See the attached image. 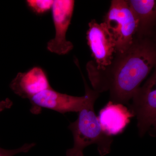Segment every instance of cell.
I'll return each mask as SVG.
<instances>
[{"label":"cell","instance_id":"cell-1","mask_svg":"<svg viewBox=\"0 0 156 156\" xmlns=\"http://www.w3.org/2000/svg\"><path fill=\"white\" fill-rule=\"evenodd\" d=\"M151 36L135 37L127 51L115 54L112 64L98 70L89 62L87 69L93 90H109L111 101L128 104L140 84L156 66V40Z\"/></svg>","mask_w":156,"mask_h":156},{"label":"cell","instance_id":"cell-2","mask_svg":"<svg viewBox=\"0 0 156 156\" xmlns=\"http://www.w3.org/2000/svg\"><path fill=\"white\" fill-rule=\"evenodd\" d=\"M98 96L92 98L79 112L77 120L69 126L73 136L74 145L66 151V156H84V149L92 144H97L101 156L110 152L113 139L102 131L94 110Z\"/></svg>","mask_w":156,"mask_h":156},{"label":"cell","instance_id":"cell-3","mask_svg":"<svg viewBox=\"0 0 156 156\" xmlns=\"http://www.w3.org/2000/svg\"><path fill=\"white\" fill-rule=\"evenodd\" d=\"M104 23L116 46V54L126 52L133 44L138 28V21L128 0H113Z\"/></svg>","mask_w":156,"mask_h":156},{"label":"cell","instance_id":"cell-4","mask_svg":"<svg viewBox=\"0 0 156 156\" xmlns=\"http://www.w3.org/2000/svg\"><path fill=\"white\" fill-rule=\"evenodd\" d=\"M83 78L86 91L84 96L77 97L63 94L51 88L40 92L29 99L32 105V113L39 114L43 108L49 109L61 114L69 112H79L92 98L99 95V93L90 89L85 78Z\"/></svg>","mask_w":156,"mask_h":156},{"label":"cell","instance_id":"cell-5","mask_svg":"<svg viewBox=\"0 0 156 156\" xmlns=\"http://www.w3.org/2000/svg\"><path fill=\"white\" fill-rule=\"evenodd\" d=\"M130 109L137 119L139 134L143 136L156 118V66L152 74L132 98Z\"/></svg>","mask_w":156,"mask_h":156},{"label":"cell","instance_id":"cell-6","mask_svg":"<svg viewBox=\"0 0 156 156\" xmlns=\"http://www.w3.org/2000/svg\"><path fill=\"white\" fill-rule=\"evenodd\" d=\"M87 43L94 58L89 63L98 70H104L112 64L116 46L113 39L103 22L92 20L87 32Z\"/></svg>","mask_w":156,"mask_h":156},{"label":"cell","instance_id":"cell-7","mask_svg":"<svg viewBox=\"0 0 156 156\" xmlns=\"http://www.w3.org/2000/svg\"><path fill=\"white\" fill-rule=\"evenodd\" d=\"M75 1L55 0L51 9L55 36L47 44L48 50L58 55H66L73 48V43L66 39V34L72 18Z\"/></svg>","mask_w":156,"mask_h":156},{"label":"cell","instance_id":"cell-8","mask_svg":"<svg viewBox=\"0 0 156 156\" xmlns=\"http://www.w3.org/2000/svg\"><path fill=\"white\" fill-rule=\"evenodd\" d=\"M10 87L16 95L29 99L52 88L46 72L38 66H34L25 72L18 73L11 81Z\"/></svg>","mask_w":156,"mask_h":156},{"label":"cell","instance_id":"cell-9","mask_svg":"<svg viewBox=\"0 0 156 156\" xmlns=\"http://www.w3.org/2000/svg\"><path fill=\"white\" fill-rule=\"evenodd\" d=\"M133 117L131 111L123 104L110 101L101 110L98 119L102 131L111 136L122 133Z\"/></svg>","mask_w":156,"mask_h":156},{"label":"cell","instance_id":"cell-10","mask_svg":"<svg viewBox=\"0 0 156 156\" xmlns=\"http://www.w3.org/2000/svg\"><path fill=\"white\" fill-rule=\"evenodd\" d=\"M128 2L138 21L135 37L151 36L156 23V0H129Z\"/></svg>","mask_w":156,"mask_h":156},{"label":"cell","instance_id":"cell-11","mask_svg":"<svg viewBox=\"0 0 156 156\" xmlns=\"http://www.w3.org/2000/svg\"><path fill=\"white\" fill-rule=\"evenodd\" d=\"M27 5L29 8L38 15L44 14L52 9L53 0H27Z\"/></svg>","mask_w":156,"mask_h":156},{"label":"cell","instance_id":"cell-12","mask_svg":"<svg viewBox=\"0 0 156 156\" xmlns=\"http://www.w3.org/2000/svg\"><path fill=\"white\" fill-rule=\"evenodd\" d=\"M35 144H25L21 147L13 150H7L0 147V156H14L21 153H27L32 148Z\"/></svg>","mask_w":156,"mask_h":156},{"label":"cell","instance_id":"cell-13","mask_svg":"<svg viewBox=\"0 0 156 156\" xmlns=\"http://www.w3.org/2000/svg\"><path fill=\"white\" fill-rule=\"evenodd\" d=\"M13 105V102L9 98H6L5 100L0 101V112L7 109L11 108Z\"/></svg>","mask_w":156,"mask_h":156},{"label":"cell","instance_id":"cell-14","mask_svg":"<svg viewBox=\"0 0 156 156\" xmlns=\"http://www.w3.org/2000/svg\"><path fill=\"white\" fill-rule=\"evenodd\" d=\"M152 126H153L154 128L156 130V118L155 119L153 123Z\"/></svg>","mask_w":156,"mask_h":156},{"label":"cell","instance_id":"cell-15","mask_svg":"<svg viewBox=\"0 0 156 156\" xmlns=\"http://www.w3.org/2000/svg\"><path fill=\"white\" fill-rule=\"evenodd\" d=\"M155 39H156V38H155Z\"/></svg>","mask_w":156,"mask_h":156}]
</instances>
